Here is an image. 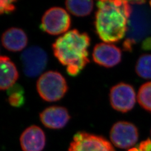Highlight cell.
Returning <instances> with one entry per match:
<instances>
[{
  "mask_svg": "<svg viewBox=\"0 0 151 151\" xmlns=\"http://www.w3.org/2000/svg\"><path fill=\"white\" fill-rule=\"evenodd\" d=\"M9 103L12 106L20 108L25 103L24 91L23 88L19 84H15L7 89Z\"/></svg>",
  "mask_w": 151,
  "mask_h": 151,
  "instance_id": "e0dca14e",
  "label": "cell"
},
{
  "mask_svg": "<svg viewBox=\"0 0 151 151\" xmlns=\"http://www.w3.org/2000/svg\"><path fill=\"white\" fill-rule=\"evenodd\" d=\"M16 1L11 0H1L0 1V13L3 14H10L12 12L15 11L16 7L14 3Z\"/></svg>",
  "mask_w": 151,
  "mask_h": 151,
  "instance_id": "d6986e66",
  "label": "cell"
},
{
  "mask_svg": "<svg viewBox=\"0 0 151 151\" xmlns=\"http://www.w3.org/2000/svg\"><path fill=\"white\" fill-rule=\"evenodd\" d=\"M150 6H151V1H150Z\"/></svg>",
  "mask_w": 151,
  "mask_h": 151,
  "instance_id": "7402d4cb",
  "label": "cell"
},
{
  "mask_svg": "<svg viewBox=\"0 0 151 151\" xmlns=\"http://www.w3.org/2000/svg\"><path fill=\"white\" fill-rule=\"evenodd\" d=\"M67 10L77 16H85L89 15L93 10L92 1L70 0L65 2Z\"/></svg>",
  "mask_w": 151,
  "mask_h": 151,
  "instance_id": "9a60e30c",
  "label": "cell"
},
{
  "mask_svg": "<svg viewBox=\"0 0 151 151\" xmlns=\"http://www.w3.org/2000/svg\"><path fill=\"white\" fill-rule=\"evenodd\" d=\"M40 119L45 127L52 129L65 127L70 119V115L65 107L52 106L46 108L40 114Z\"/></svg>",
  "mask_w": 151,
  "mask_h": 151,
  "instance_id": "8fae6325",
  "label": "cell"
},
{
  "mask_svg": "<svg viewBox=\"0 0 151 151\" xmlns=\"http://www.w3.org/2000/svg\"><path fill=\"white\" fill-rule=\"evenodd\" d=\"M120 49L112 44L100 43L97 44L93 50V61L101 66L111 68L119 64L122 60Z\"/></svg>",
  "mask_w": 151,
  "mask_h": 151,
  "instance_id": "30bf717a",
  "label": "cell"
},
{
  "mask_svg": "<svg viewBox=\"0 0 151 151\" xmlns=\"http://www.w3.org/2000/svg\"><path fill=\"white\" fill-rule=\"evenodd\" d=\"M129 4L131 12L123 43L124 49L127 51H131L134 44L151 34V13L149 9L142 4Z\"/></svg>",
  "mask_w": 151,
  "mask_h": 151,
  "instance_id": "3957f363",
  "label": "cell"
},
{
  "mask_svg": "<svg viewBox=\"0 0 151 151\" xmlns=\"http://www.w3.org/2000/svg\"><path fill=\"white\" fill-rule=\"evenodd\" d=\"M20 141L24 151H42L45 146L46 138L40 127L32 125L23 132Z\"/></svg>",
  "mask_w": 151,
  "mask_h": 151,
  "instance_id": "7c38bea8",
  "label": "cell"
},
{
  "mask_svg": "<svg viewBox=\"0 0 151 151\" xmlns=\"http://www.w3.org/2000/svg\"><path fill=\"white\" fill-rule=\"evenodd\" d=\"M135 72L140 77L151 80V54H143L140 56L135 65Z\"/></svg>",
  "mask_w": 151,
  "mask_h": 151,
  "instance_id": "2e32d148",
  "label": "cell"
},
{
  "mask_svg": "<svg viewBox=\"0 0 151 151\" xmlns=\"http://www.w3.org/2000/svg\"><path fill=\"white\" fill-rule=\"evenodd\" d=\"M3 47L11 52L22 50L27 45L28 39L25 32L20 28L11 27L3 33L1 38Z\"/></svg>",
  "mask_w": 151,
  "mask_h": 151,
  "instance_id": "4fadbf2b",
  "label": "cell"
},
{
  "mask_svg": "<svg viewBox=\"0 0 151 151\" xmlns=\"http://www.w3.org/2000/svg\"><path fill=\"white\" fill-rule=\"evenodd\" d=\"M129 151H139V150L138 149V148H132V149H130L129 150Z\"/></svg>",
  "mask_w": 151,
  "mask_h": 151,
  "instance_id": "44dd1931",
  "label": "cell"
},
{
  "mask_svg": "<svg viewBox=\"0 0 151 151\" xmlns=\"http://www.w3.org/2000/svg\"><path fill=\"white\" fill-rule=\"evenodd\" d=\"M0 67V88L1 90H5L15 84L19 78V73L16 65L6 55L1 56Z\"/></svg>",
  "mask_w": 151,
  "mask_h": 151,
  "instance_id": "5bb4252c",
  "label": "cell"
},
{
  "mask_svg": "<svg viewBox=\"0 0 151 151\" xmlns=\"http://www.w3.org/2000/svg\"></svg>",
  "mask_w": 151,
  "mask_h": 151,
  "instance_id": "603a6c76",
  "label": "cell"
},
{
  "mask_svg": "<svg viewBox=\"0 0 151 151\" xmlns=\"http://www.w3.org/2000/svg\"><path fill=\"white\" fill-rule=\"evenodd\" d=\"M138 149L139 151H151V139H148L140 142Z\"/></svg>",
  "mask_w": 151,
  "mask_h": 151,
  "instance_id": "ffe728a7",
  "label": "cell"
},
{
  "mask_svg": "<svg viewBox=\"0 0 151 151\" xmlns=\"http://www.w3.org/2000/svg\"><path fill=\"white\" fill-rule=\"evenodd\" d=\"M90 42L86 32L73 29L58 37L52 44L54 56L66 67L69 75H79L90 62L88 48Z\"/></svg>",
  "mask_w": 151,
  "mask_h": 151,
  "instance_id": "7a4b0ae2",
  "label": "cell"
},
{
  "mask_svg": "<svg viewBox=\"0 0 151 151\" xmlns=\"http://www.w3.org/2000/svg\"><path fill=\"white\" fill-rule=\"evenodd\" d=\"M137 100L142 108L151 113V81L140 86L137 95Z\"/></svg>",
  "mask_w": 151,
  "mask_h": 151,
  "instance_id": "ac0fdd59",
  "label": "cell"
},
{
  "mask_svg": "<svg viewBox=\"0 0 151 151\" xmlns=\"http://www.w3.org/2000/svg\"><path fill=\"white\" fill-rule=\"evenodd\" d=\"M20 59L24 74L29 77H35L45 68L48 57L43 49L34 45L22 52Z\"/></svg>",
  "mask_w": 151,
  "mask_h": 151,
  "instance_id": "8992f818",
  "label": "cell"
},
{
  "mask_svg": "<svg viewBox=\"0 0 151 151\" xmlns=\"http://www.w3.org/2000/svg\"><path fill=\"white\" fill-rule=\"evenodd\" d=\"M68 151H115L105 138L80 132L74 135Z\"/></svg>",
  "mask_w": 151,
  "mask_h": 151,
  "instance_id": "52a82bcc",
  "label": "cell"
},
{
  "mask_svg": "<svg viewBox=\"0 0 151 151\" xmlns=\"http://www.w3.org/2000/svg\"><path fill=\"white\" fill-rule=\"evenodd\" d=\"M138 130L135 125L120 121L114 124L110 132V138L114 146L122 149L133 147L138 139Z\"/></svg>",
  "mask_w": 151,
  "mask_h": 151,
  "instance_id": "9c48e42d",
  "label": "cell"
},
{
  "mask_svg": "<svg viewBox=\"0 0 151 151\" xmlns=\"http://www.w3.org/2000/svg\"><path fill=\"white\" fill-rule=\"evenodd\" d=\"M95 27L99 37L105 43L118 42L124 38L131 12L129 1L103 0L97 3Z\"/></svg>",
  "mask_w": 151,
  "mask_h": 151,
  "instance_id": "6da1fadb",
  "label": "cell"
},
{
  "mask_svg": "<svg viewBox=\"0 0 151 151\" xmlns=\"http://www.w3.org/2000/svg\"><path fill=\"white\" fill-rule=\"evenodd\" d=\"M70 23V16L65 9L53 7L44 13L40 28L50 35H57L67 32Z\"/></svg>",
  "mask_w": 151,
  "mask_h": 151,
  "instance_id": "5b68a950",
  "label": "cell"
},
{
  "mask_svg": "<svg viewBox=\"0 0 151 151\" xmlns=\"http://www.w3.org/2000/svg\"><path fill=\"white\" fill-rule=\"evenodd\" d=\"M109 97L112 108L122 113H127L134 108L137 99L134 88L123 82L111 88Z\"/></svg>",
  "mask_w": 151,
  "mask_h": 151,
  "instance_id": "ba28073f",
  "label": "cell"
},
{
  "mask_svg": "<svg viewBox=\"0 0 151 151\" xmlns=\"http://www.w3.org/2000/svg\"><path fill=\"white\" fill-rule=\"evenodd\" d=\"M39 96L44 101L54 102L60 100L68 90L64 77L57 71H47L39 77L37 82Z\"/></svg>",
  "mask_w": 151,
  "mask_h": 151,
  "instance_id": "277c9868",
  "label": "cell"
}]
</instances>
